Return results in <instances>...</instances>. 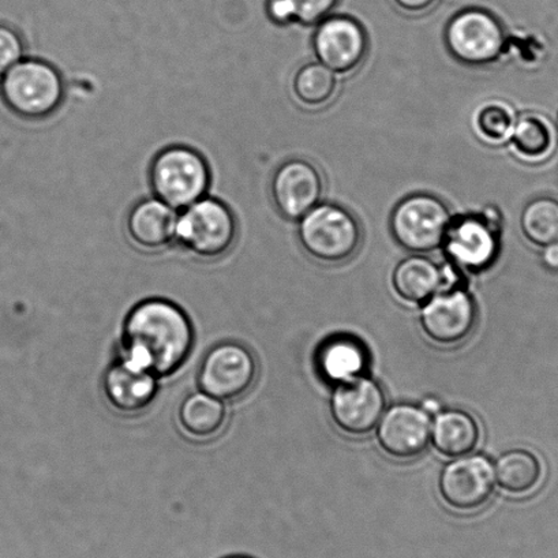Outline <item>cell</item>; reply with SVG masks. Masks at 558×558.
I'll list each match as a JSON object with an SVG mask.
<instances>
[{
    "label": "cell",
    "mask_w": 558,
    "mask_h": 558,
    "mask_svg": "<svg viewBox=\"0 0 558 558\" xmlns=\"http://www.w3.org/2000/svg\"><path fill=\"white\" fill-rule=\"evenodd\" d=\"M360 221L349 209L319 203L298 221V240L308 256L323 264H343L362 243Z\"/></svg>",
    "instance_id": "277c9868"
},
{
    "label": "cell",
    "mask_w": 558,
    "mask_h": 558,
    "mask_svg": "<svg viewBox=\"0 0 558 558\" xmlns=\"http://www.w3.org/2000/svg\"><path fill=\"white\" fill-rule=\"evenodd\" d=\"M422 409L426 411L429 415H437L441 413V403L440 400L436 398H427L424 400V403L421 405Z\"/></svg>",
    "instance_id": "1f68e13d"
},
{
    "label": "cell",
    "mask_w": 558,
    "mask_h": 558,
    "mask_svg": "<svg viewBox=\"0 0 558 558\" xmlns=\"http://www.w3.org/2000/svg\"><path fill=\"white\" fill-rule=\"evenodd\" d=\"M236 220L220 199L204 197L178 218L177 242L203 259L223 257L234 246Z\"/></svg>",
    "instance_id": "ba28073f"
},
{
    "label": "cell",
    "mask_w": 558,
    "mask_h": 558,
    "mask_svg": "<svg viewBox=\"0 0 558 558\" xmlns=\"http://www.w3.org/2000/svg\"><path fill=\"white\" fill-rule=\"evenodd\" d=\"M501 236L502 216L490 205L480 214L452 216L441 248L448 263L463 272L478 274L496 263Z\"/></svg>",
    "instance_id": "5b68a950"
},
{
    "label": "cell",
    "mask_w": 558,
    "mask_h": 558,
    "mask_svg": "<svg viewBox=\"0 0 558 558\" xmlns=\"http://www.w3.org/2000/svg\"><path fill=\"white\" fill-rule=\"evenodd\" d=\"M267 15L276 25H290L295 23L294 12H292L289 0H268Z\"/></svg>",
    "instance_id": "f1b7e54d"
},
{
    "label": "cell",
    "mask_w": 558,
    "mask_h": 558,
    "mask_svg": "<svg viewBox=\"0 0 558 558\" xmlns=\"http://www.w3.org/2000/svg\"><path fill=\"white\" fill-rule=\"evenodd\" d=\"M517 122V110L508 101L500 99L482 102L471 118V126L476 137L492 146L509 144Z\"/></svg>",
    "instance_id": "cb8c5ba5"
},
{
    "label": "cell",
    "mask_w": 558,
    "mask_h": 558,
    "mask_svg": "<svg viewBox=\"0 0 558 558\" xmlns=\"http://www.w3.org/2000/svg\"><path fill=\"white\" fill-rule=\"evenodd\" d=\"M0 95L10 111L26 121L53 116L64 99L61 73L41 59H23L2 75Z\"/></svg>",
    "instance_id": "7a4b0ae2"
},
{
    "label": "cell",
    "mask_w": 558,
    "mask_h": 558,
    "mask_svg": "<svg viewBox=\"0 0 558 558\" xmlns=\"http://www.w3.org/2000/svg\"><path fill=\"white\" fill-rule=\"evenodd\" d=\"M383 452L395 460H413L426 451L432 436V415L420 405L397 404L386 411L376 427Z\"/></svg>",
    "instance_id": "9a60e30c"
},
{
    "label": "cell",
    "mask_w": 558,
    "mask_h": 558,
    "mask_svg": "<svg viewBox=\"0 0 558 558\" xmlns=\"http://www.w3.org/2000/svg\"><path fill=\"white\" fill-rule=\"evenodd\" d=\"M392 287L400 300L411 305H424L442 290V268L424 254H413L395 268Z\"/></svg>",
    "instance_id": "ffe728a7"
},
{
    "label": "cell",
    "mask_w": 558,
    "mask_h": 558,
    "mask_svg": "<svg viewBox=\"0 0 558 558\" xmlns=\"http://www.w3.org/2000/svg\"><path fill=\"white\" fill-rule=\"evenodd\" d=\"M340 0H289L295 23L316 25L332 15Z\"/></svg>",
    "instance_id": "4316f807"
},
{
    "label": "cell",
    "mask_w": 558,
    "mask_h": 558,
    "mask_svg": "<svg viewBox=\"0 0 558 558\" xmlns=\"http://www.w3.org/2000/svg\"><path fill=\"white\" fill-rule=\"evenodd\" d=\"M478 308L463 286L438 291L424 303L420 314L422 332L442 347L462 344L474 332Z\"/></svg>",
    "instance_id": "8fae6325"
},
{
    "label": "cell",
    "mask_w": 558,
    "mask_h": 558,
    "mask_svg": "<svg viewBox=\"0 0 558 558\" xmlns=\"http://www.w3.org/2000/svg\"><path fill=\"white\" fill-rule=\"evenodd\" d=\"M24 59V43L12 26L0 24V77Z\"/></svg>",
    "instance_id": "83f0119b"
},
{
    "label": "cell",
    "mask_w": 558,
    "mask_h": 558,
    "mask_svg": "<svg viewBox=\"0 0 558 558\" xmlns=\"http://www.w3.org/2000/svg\"><path fill=\"white\" fill-rule=\"evenodd\" d=\"M181 429L192 440L209 441L223 432L227 408L221 400L202 391L183 399L178 411Z\"/></svg>",
    "instance_id": "44dd1931"
},
{
    "label": "cell",
    "mask_w": 558,
    "mask_h": 558,
    "mask_svg": "<svg viewBox=\"0 0 558 558\" xmlns=\"http://www.w3.org/2000/svg\"><path fill=\"white\" fill-rule=\"evenodd\" d=\"M437 0H393V3L404 13L420 14L433 8Z\"/></svg>",
    "instance_id": "f546056e"
},
{
    "label": "cell",
    "mask_w": 558,
    "mask_h": 558,
    "mask_svg": "<svg viewBox=\"0 0 558 558\" xmlns=\"http://www.w3.org/2000/svg\"><path fill=\"white\" fill-rule=\"evenodd\" d=\"M557 128H558V116H557Z\"/></svg>",
    "instance_id": "836d02e7"
},
{
    "label": "cell",
    "mask_w": 558,
    "mask_h": 558,
    "mask_svg": "<svg viewBox=\"0 0 558 558\" xmlns=\"http://www.w3.org/2000/svg\"><path fill=\"white\" fill-rule=\"evenodd\" d=\"M446 45L458 62L485 68L501 59L507 32L501 21L485 9L471 8L454 14L446 28Z\"/></svg>",
    "instance_id": "52a82bcc"
},
{
    "label": "cell",
    "mask_w": 558,
    "mask_h": 558,
    "mask_svg": "<svg viewBox=\"0 0 558 558\" xmlns=\"http://www.w3.org/2000/svg\"><path fill=\"white\" fill-rule=\"evenodd\" d=\"M495 465L484 454H465L442 469L438 492L444 502L458 512H474L485 507L495 493Z\"/></svg>",
    "instance_id": "7c38bea8"
},
{
    "label": "cell",
    "mask_w": 558,
    "mask_h": 558,
    "mask_svg": "<svg viewBox=\"0 0 558 558\" xmlns=\"http://www.w3.org/2000/svg\"><path fill=\"white\" fill-rule=\"evenodd\" d=\"M386 408L387 398L380 384L366 376L336 384L329 400L333 424L352 437L367 436L376 430Z\"/></svg>",
    "instance_id": "30bf717a"
},
{
    "label": "cell",
    "mask_w": 558,
    "mask_h": 558,
    "mask_svg": "<svg viewBox=\"0 0 558 558\" xmlns=\"http://www.w3.org/2000/svg\"><path fill=\"white\" fill-rule=\"evenodd\" d=\"M149 181L156 198L172 209L184 210L207 196L210 170L197 150L172 145L155 156Z\"/></svg>",
    "instance_id": "3957f363"
},
{
    "label": "cell",
    "mask_w": 558,
    "mask_h": 558,
    "mask_svg": "<svg viewBox=\"0 0 558 558\" xmlns=\"http://www.w3.org/2000/svg\"><path fill=\"white\" fill-rule=\"evenodd\" d=\"M323 172L306 159H291L275 171L270 181V197L276 210L286 220L300 221L323 202Z\"/></svg>",
    "instance_id": "4fadbf2b"
},
{
    "label": "cell",
    "mask_w": 558,
    "mask_h": 558,
    "mask_svg": "<svg viewBox=\"0 0 558 558\" xmlns=\"http://www.w3.org/2000/svg\"><path fill=\"white\" fill-rule=\"evenodd\" d=\"M226 558H252V557H246V556H231V557H226Z\"/></svg>",
    "instance_id": "d6a6232c"
},
{
    "label": "cell",
    "mask_w": 558,
    "mask_h": 558,
    "mask_svg": "<svg viewBox=\"0 0 558 558\" xmlns=\"http://www.w3.org/2000/svg\"><path fill=\"white\" fill-rule=\"evenodd\" d=\"M452 215L441 198L427 193L411 194L392 210L389 227L404 251L427 254L442 247Z\"/></svg>",
    "instance_id": "8992f818"
},
{
    "label": "cell",
    "mask_w": 558,
    "mask_h": 558,
    "mask_svg": "<svg viewBox=\"0 0 558 558\" xmlns=\"http://www.w3.org/2000/svg\"><path fill=\"white\" fill-rule=\"evenodd\" d=\"M523 235L536 246L558 243V199L538 197L525 205L520 216Z\"/></svg>",
    "instance_id": "484cf974"
},
{
    "label": "cell",
    "mask_w": 558,
    "mask_h": 558,
    "mask_svg": "<svg viewBox=\"0 0 558 558\" xmlns=\"http://www.w3.org/2000/svg\"><path fill=\"white\" fill-rule=\"evenodd\" d=\"M430 441L444 458L457 459L473 453L481 441L478 421L463 410L441 411L432 421Z\"/></svg>",
    "instance_id": "d6986e66"
},
{
    "label": "cell",
    "mask_w": 558,
    "mask_h": 558,
    "mask_svg": "<svg viewBox=\"0 0 558 558\" xmlns=\"http://www.w3.org/2000/svg\"><path fill=\"white\" fill-rule=\"evenodd\" d=\"M509 145L519 160L539 165L549 159L556 149V130L549 119L541 113H525L518 118Z\"/></svg>",
    "instance_id": "7402d4cb"
},
{
    "label": "cell",
    "mask_w": 558,
    "mask_h": 558,
    "mask_svg": "<svg viewBox=\"0 0 558 558\" xmlns=\"http://www.w3.org/2000/svg\"><path fill=\"white\" fill-rule=\"evenodd\" d=\"M159 378L117 356L101 378L102 395L108 405L123 416H137L155 403Z\"/></svg>",
    "instance_id": "2e32d148"
},
{
    "label": "cell",
    "mask_w": 558,
    "mask_h": 558,
    "mask_svg": "<svg viewBox=\"0 0 558 558\" xmlns=\"http://www.w3.org/2000/svg\"><path fill=\"white\" fill-rule=\"evenodd\" d=\"M542 263L550 270H558V243L544 247L542 252Z\"/></svg>",
    "instance_id": "4dcf8cb0"
},
{
    "label": "cell",
    "mask_w": 558,
    "mask_h": 558,
    "mask_svg": "<svg viewBox=\"0 0 558 558\" xmlns=\"http://www.w3.org/2000/svg\"><path fill=\"white\" fill-rule=\"evenodd\" d=\"M339 90V74L323 63L303 64L292 80V94L306 108H322L335 99Z\"/></svg>",
    "instance_id": "d4e9b609"
},
{
    "label": "cell",
    "mask_w": 558,
    "mask_h": 558,
    "mask_svg": "<svg viewBox=\"0 0 558 558\" xmlns=\"http://www.w3.org/2000/svg\"><path fill=\"white\" fill-rule=\"evenodd\" d=\"M196 343V329L183 308L165 298H148L128 313L119 356L167 378L181 371Z\"/></svg>",
    "instance_id": "6da1fadb"
},
{
    "label": "cell",
    "mask_w": 558,
    "mask_h": 558,
    "mask_svg": "<svg viewBox=\"0 0 558 558\" xmlns=\"http://www.w3.org/2000/svg\"><path fill=\"white\" fill-rule=\"evenodd\" d=\"M496 484L512 496H525L534 492L544 478V468L538 457L529 449H511L497 459Z\"/></svg>",
    "instance_id": "603a6c76"
},
{
    "label": "cell",
    "mask_w": 558,
    "mask_h": 558,
    "mask_svg": "<svg viewBox=\"0 0 558 558\" xmlns=\"http://www.w3.org/2000/svg\"><path fill=\"white\" fill-rule=\"evenodd\" d=\"M177 210L159 198H146L134 205L128 216L130 241L141 251L159 252L177 240Z\"/></svg>",
    "instance_id": "e0dca14e"
},
{
    "label": "cell",
    "mask_w": 558,
    "mask_h": 558,
    "mask_svg": "<svg viewBox=\"0 0 558 558\" xmlns=\"http://www.w3.org/2000/svg\"><path fill=\"white\" fill-rule=\"evenodd\" d=\"M258 377L253 351L240 341H221L204 355L198 367L199 391L221 402H234L252 391Z\"/></svg>",
    "instance_id": "9c48e42d"
},
{
    "label": "cell",
    "mask_w": 558,
    "mask_h": 558,
    "mask_svg": "<svg viewBox=\"0 0 558 558\" xmlns=\"http://www.w3.org/2000/svg\"><path fill=\"white\" fill-rule=\"evenodd\" d=\"M313 50L317 61L336 74H349L367 56V34L360 21L350 15H329L317 24Z\"/></svg>",
    "instance_id": "5bb4252c"
},
{
    "label": "cell",
    "mask_w": 558,
    "mask_h": 558,
    "mask_svg": "<svg viewBox=\"0 0 558 558\" xmlns=\"http://www.w3.org/2000/svg\"><path fill=\"white\" fill-rule=\"evenodd\" d=\"M316 365L325 381L340 384L363 376L368 366V352L361 340L338 335L319 345Z\"/></svg>",
    "instance_id": "ac0fdd59"
}]
</instances>
